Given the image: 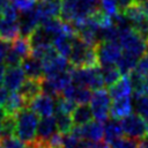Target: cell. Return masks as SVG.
<instances>
[{
	"label": "cell",
	"instance_id": "3957f363",
	"mask_svg": "<svg viewBox=\"0 0 148 148\" xmlns=\"http://www.w3.org/2000/svg\"><path fill=\"white\" fill-rule=\"evenodd\" d=\"M118 30V43L124 50V52L133 54L139 59L147 53V40L139 36L131 25Z\"/></svg>",
	"mask_w": 148,
	"mask_h": 148
},
{
	"label": "cell",
	"instance_id": "f546056e",
	"mask_svg": "<svg viewBox=\"0 0 148 148\" xmlns=\"http://www.w3.org/2000/svg\"><path fill=\"white\" fill-rule=\"evenodd\" d=\"M56 121H57V128H58L59 133H61V134L71 133L74 127V123L69 114L56 113Z\"/></svg>",
	"mask_w": 148,
	"mask_h": 148
},
{
	"label": "cell",
	"instance_id": "6da1fadb",
	"mask_svg": "<svg viewBox=\"0 0 148 148\" xmlns=\"http://www.w3.org/2000/svg\"><path fill=\"white\" fill-rule=\"evenodd\" d=\"M60 20L77 24L99 9V0H61Z\"/></svg>",
	"mask_w": 148,
	"mask_h": 148
},
{
	"label": "cell",
	"instance_id": "f35d334b",
	"mask_svg": "<svg viewBox=\"0 0 148 148\" xmlns=\"http://www.w3.org/2000/svg\"><path fill=\"white\" fill-rule=\"evenodd\" d=\"M8 95L9 94L7 92V89L5 87L0 86V108L3 106V104H5V102H6L7 97H8Z\"/></svg>",
	"mask_w": 148,
	"mask_h": 148
},
{
	"label": "cell",
	"instance_id": "4fadbf2b",
	"mask_svg": "<svg viewBox=\"0 0 148 148\" xmlns=\"http://www.w3.org/2000/svg\"><path fill=\"white\" fill-rule=\"evenodd\" d=\"M40 23L51 20V18H59L61 13V2L56 0H40L38 1L35 8Z\"/></svg>",
	"mask_w": 148,
	"mask_h": 148
},
{
	"label": "cell",
	"instance_id": "7dc6e473",
	"mask_svg": "<svg viewBox=\"0 0 148 148\" xmlns=\"http://www.w3.org/2000/svg\"><path fill=\"white\" fill-rule=\"evenodd\" d=\"M0 148H3V146L1 145V142H0Z\"/></svg>",
	"mask_w": 148,
	"mask_h": 148
},
{
	"label": "cell",
	"instance_id": "7a4b0ae2",
	"mask_svg": "<svg viewBox=\"0 0 148 148\" xmlns=\"http://www.w3.org/2000/svg\"><path fill=\"white\" fill-rule=\"evenodd\" d=\"M38 116L29 108L22 109L15 116V134L22 141L27 143H32L36 140L37 127H38Z\"/></svg>",
	"mask_w": 148,
	"mask_h": 148
},
{
	"label": "cell",
	"instance_id": "f1b7e54d",
	"mask_svg": "<svg viewBox=\"0 0 148 148\" xmlns=\"http://www.w3.org/2000/svg\"><path fill=\"white\" fill-rule=\"evenodd\" d=\"M84 143L83 139L74 130L68 134H62V148H83Z\"/></svg>",
	"mask_w": 148,
	"mask_h": 148
},
{
	"label": "cell",
	"instance_id": "603a6c76",
	"mask_svg": "<svg viewBox=\"0 0 148 148\" xmlns=\"http://www.w3.org/2000/svg\"><path fill=\"white\" fill-rule=\"evenodd\" d=\"M27 102L18 92H10L2 108L8 116H16L22 109L27 108Z\"/></svg>",
	"mask_w": 148,
	"mask_h": 148
},
{
	"label": "cell",
	"instance_id": "bcb514c9",
	"mask_svg": "<svg viewBox=\"0 0 148 148\" xmlns=\"http://www.w3.org/2000/svg\"><path fill=\"white\" fill-rule=\"evenodd\" d=\"M147 52H148V40H147Z\"/></svg>",
	"mask_w": 148,
	"mask_h": 148
},
{
	"label": "cell",
	"instance_id": "d6a6232c",
	"mask_svg": "<svg viewBox=\"0 0 148 148\" xmlns=\"http://www.w3.org/2000/svg\"><path fill=\"white\" fill-rule=\"evenodd\" d=\"M99 8L112 18L121 14L116 0H99Z\"/></svg>",
	"mask_w": 148,
	"mask_h": 148
},
{
	"label": "cell",
	"instance_id": "d6986e66",
	"mask_svg": "<svg viewBox=\"0 0 148 148\" xmlns=\"http://www.w3.org/2000/svg\"><path fill=\"white\" fill-rule=\"evenodd\" d=\"M21 67L25 74V76L30 80H38L43 81L45 79L44 76V71H43V65L42 61L34 58V57H28L24 59L21 64Z\"/></svg>",
	"mask_w": 148,
	"mask_h": 148
},
{
	"label": "cell",
	"instance_id": "484cf974",
	"mask_svg": "<svg viewBox=\"0 0 148 148\" xmlns=\"http://www.w3.org/2000/svg\"><path fill=\"white\" fill-rule=\"evenodd\" d=\"M138 61H139L138 57L130 54L127 52H123V56L117 62V67L119 68L121 75H130L134 71Z\"/></svg>",
	"mask_w": 148,
	"mask_h": 148
},
{
	"label": "cell",
	"instance_id": "c3c4849f",
	"mask_svg": "<svg viewBox=\"0 0 148 148\" xmlns=\"http://www.w3.org/2000/svg\"><path fill=\"white\" fill-rule=\"evenodd\" d=\"M147 136H148V126H147Z\"/></svg>",
	"mask_w": 148,
	"mask_h": 148
},
{
	"label": "cell",
	"instance_id": "ab89813d",
	"mask_svg": "<svg viewBox=\"0 0 148 148\" xmlns=\"http://www.w3.org/2000/svg\"><path fill=\"white\" fill-rule=\"evenodd\" d=\"M9 0H0V16H1V14H2V12L9 6Z\"/></svg>",
	"mask_w": 148,
	"mask_h": 148
},
{
	"label": "cell",
	"instance_id": "44dd1931",
	"mask_svg": "<svg viewBox=\"0 0 148 148\" xmlns=\"http://www.w3.org/2000/svg\"><path fill=\"white\" fill-rule=\"evenodd\" d=\"M42 92H43L42 81L30 80V79H27L24 81V83L22 84V87L20 88V90H18V94L24 98L27 104H29L34 98H36Z\"/></svg>",
	"mask_w": 148,
	"mask_h": 148
},
{
	"label": "cell",
	"instance_id": "8d00e7d4",
	"mask_svg": "<svg viewBox=\"0 0 148 148\" xmlns=\"http://www.w3.org/2000/svg\"><path fill=\"white\" fill-rule=\"evenodd\" d=\"M83 148H109L108 143L104 141H98V142H91V141H86Z\"/></svg>",
	"mask_w": 148,
	"mask_h": 148
},
{
	"label": "cell",
	"instance_id": "7402d4cb",
	"mask_svg": "<svg viewBox=\"0 0 148 148\" xmlns=\"http://www.w3.org/2000/svg\"><path fill=\"white\" fill-rule=\"evenodd\" d=\"M121 14L128 21V23L131 24V27L138 25V24L145 22L146 20H148L143 7L141 5H139V3H136V2H134L131 6H128Z\"/></svg>",
	"mask_w": 148,
	"mask_h": 148
},
{
	"label": "cell",
	"instance_id": "30bf717a",
	"mask_svg": "<svg viewBox=\"0 0 148 148\" xmlns=\"http://www.w3.org/2000/svg\"><path fill=\"white\" fill-rule=\"evenodd\" d=\"M73 130L87 141L98 142L104 138V124L97 120H91L83 126H74Z\"/></svg>",
	"mask_w": 148,
	"mask_h": 148
},
{
	"label": "cell",
	"instance_id": "ac0fdd59",
	"mask_svg": "<svg viewBox=\"0 0 148 148\" xmlns=\"http://www.w3.org/2000/svg\"><path fill=\"white\" fill-rule=\"evenodd\" d=\"M21 36L18 21L6 20L0 16V40L13 43Z\"/></svg>",
	"mask_w": 148,
	"mask_h": 148
},
{
	"label": "cell",
	"instance_id": "e575fe53",
	"mask_svg": "<svg viewBox=\"0 0 148 148\" xmlns=\"http://www.w3.org/2000/svg\"><path fill=\"white\" fill-rule=\"evenodd\" d=\"M1 145L3 148H25L24 143L16 136L10 135V136H1L0 139Z\"/></svg>",
	"mask_w": 148,
	"mask_h": 148
},
{
	"label": "cell",
	"instance_id": "f6af8a7d",
	"mask_svg": "<svg viewBox=\"0 0 148 148\" xmlns=\"http://www.w3.org/2000/svg\"><path fill=\"white\" fill-rule=\"evenodd\" d=\"M0 136H1V123H0Z\"/></svg>",
	"mask_w": 148,
	"mask_h": 148
},
{
	"label": "cell",
	"instance_id": "b9f144b4",
	"mask_svg": "<svg viewBox=\"0 0 148 148\" xmlns=\"http://www.w3.org/2000/svg\"><path fill=\"white\" fill-rule=\"evenodd\" d=\"M138 148H148V138L140 140L138 143Z\"/></svg>",
	"mask_w": 148,
	"mask_h": 148
},
{
	"label": "cell",
	"instance_id": "ee69618b",
	"mask_svg": "<svg viewBox=\"0 0 148 148\" xmlns=\"http://www.w3.org/2000/svg\"><path fill=\"white\" fill-rule=\"evenodd\" d=\"M145 95L148 97V76L146 77V81H145Z\"/></svg>",
	"mask_w": 148,
	"mask_h": 148
},
{
	"label": "cell",
	"instance_id": "4316f807",
	"mask_svg": "<svg viewBox=\"0 0 148 148\" xmlns=\"http://www.w3.org/2000/svg\"><path fill=\"white\" fill-rule=\"evenodd\" d=\"M18 56L22 60L27 59L28 57L31 56V44L29 40V37H24V36H20L16 40H14L10 46Z\"/></svg>",
	"mask_w": 148,
	"mask_h": 148
},
{
	"label": "cell",
	"instance_id": "5bb4252c",
	"mask_svg": "<svg viewBox=\"0 0 148 148\" xmlns=\"http://www.w3.org/2000/svg\"><path fill=\"white\" fill-rule=\"evenodd\" d=\"M57 121L56 117L50 116V117H44L39 120L38 127H37V134H36V140L35 142L39 146H43L44 143L47 142V140L57 133Z\"/></svg>",
	"mask_w": 148,
	"mask_h": 148
},
{
	"label": "cell",
	"instance_id": "836d02e7",
	"mask_svg": "<svg viewBox=\"0 0 148 148\" xmlns=\"http://www.w3.org/2000/svg\"><path fill=\"white\" fill-rule=\"evenodd\" d=\"M35 2L34 0H10V3L17 9V12L28 13L35 9Z\"/></svg>",
	"mask_w": 148,
	"mask_h": 148
},
{
	"label": "cell",
	"instance_id": "681fc988",
	"mask_svg": "<svg viewBox=\"0 0 148 148\" xmlns=\"http://www.w3.org/2000/svg\"><path fill=\"white\" fill-rule=\"evenodd\" d=\"M34 1H40V0H34Z\"/></svg>",
	"mask_w": 148,
	"mask_h": 148
},
{
	"label": "cell",
	"instance_id": "cb8c5ba5",
	"mask_svg": "<svg viewBox=\"0 0 148 148\" xmlns=\"http://www.w3.org/2000/svg\"><path fill=\"white\" fill-rule=\"evenodd\" d=\"M124 135V131L121 127V124L118 123L114 119L108 120L104 124V139L106 143H113L117 140L121 139Z\"/></svg>",
	"mask_w": 148,
	"mask_h": 148
},
{
	"label": "cell",
	"instance_id": "60d3db41",
	"mask_svg": "<svg viewBox=\"0 0 148 148\" xmlns=\"http://www.w3.org/2000/svg\"><path fill=\"white\" fill-rule=\"evenodd\" d=\"M5 72H6V66L3 64H0V84H1V82H3Z\"/></svg>",
	"mask_w": 148,
	"mask_h": 148
},
{
	"label": "cell",
	"instance_id": "7bdbcfd3",
	"mask_svg": "<svg viewBox=\"0 0 148 148\" xmlns=\"http://www.w3.org/2000/svg\"><path fill=\"white\" fill-rule=\"evenodd\" d=\"M25 148H40L36 142H32V143H28L27 146H25Z\"/></svg>",
	"mask_w": 148,
	"mask_h": 148
},
{
	"label": "cell",
	"instance_id": "9c48e42d",
	"mask_svg": "<svg viewBox=\"0 0 148 148\" xmlns=\"http://www.w3.org/2000/svg\"><path fill=\"white\" fill-rule=\"evenodd\" d=\"M42 65H43V71H44L45 77H50V76L64 73L69 69V66H68L69 61L67 60V58L57 53L56 50L50 52L42 60Z\"/></svg>",
	"mask_w": 148,
	"mask_h": 148
},
{
	"label": "cell",
	"instance_id": "8992f818",
	"mask_svg": "<svg viewBox=\"0 0 148 148\" xmlns=\"http://www.w3.org/2000/svg\"><path fill=\"white\" fill-rule=\"evenodd\" d=\"M69 84H72V75L68 69L64 73L57 74L50 77H45L42 81L43 94L50 95L52 97H58Z\"/></svg>",
	"mask_w": 148,
	"mask_h": 148
},
{
	"label": "cell",
	"instance_id": "1f68e13d",
	"mask_svg": "<svg viewBox=\"0 0 148 148\" xmlns=\"http://www.w3.org/2000/svg\"><path fill=\"white\" fill-rule=\"evenodd\" d=\"M134 110L139 117H141L145 121H148V97L146 95L135 98Z\"/></svg>",
	"mask_w": 148,
	"mask_h": 148
},
{
	"label": "cell",
	"instance_id": "8fae6325",
	"mask_svg": "<svg viewBox=\"0 0 148 148\" xmlns=\"http://www.w3.org/2000/svg\"><path fill=\"white\" fill-rule=\"evenodd\" d=\"M28 106L37 116H40L42 118H44V117H50L53 114L56 110V102L52 96L42 92L36 98H34L28 104Z\"/></svg>",
	"mask_w": 148,
	"mask_h": 148
},
{
	"label": "cell",
	"instance_id": "5b68a950",
	"mask_svg": "<svg viewBox=\"0 0 148 148\" xmlns=\"http://www.w3.org/2000/svg\"><path fill=\"white\" fill-rule=\"evenodd\" d=\"M110 108L111 97L109 95V91L104 88L95 90L90 99V109L92 112V117L97 121H105L110 116Z\"/></svg>",
	"mask_w": 148,
	"mask_h": 148
},
{
	"label": "cell",
	"instance_id": "e0dca14e",
	"mask_svg": "<svg viewBox=\"0 0 148 148\" xmlns=\"http://www.w3.org/2000/svg\"><path fill=\"white\" fill-rule=\"evenodd\" d=\"M18 24H20L21 36L29 37L40 25V20L36 13V10L34 9L28 13H22L18 16Z\"/></svg>",
	"mask_w": 148,
	"mask_h": 148
},
{
	"label": "cell",
	"instance_id": "ffe728a7",
	"mask_svg": "<svg viewBox=\"0 0 148 148\" xmlns=\"http://www.w3.org/2000/svg\"><path fill=\"white\" fill-rule=\"evenodd\" d=\"M109 95L113 99L123 98V97H131L132 95V84L130 81L128 75H123L114 84L110 86L109 89Z\"/></svg>",
	"mask_w": 148,
	"mask_h": 148
},
{
	"label": "cell",
	"instance_id": "52a82bcc",
	"mask_svg": "<svg viewBox=\"0 0 148 148\" xmlns=\"http://www.w3.org/2000/svg\"><path fill=\"white\" fill-rule=\"evenodd\" d=\"M99 65H117L123 56V49L118 42H98L96 45Z\"/></svg>",
	"mask_w": 148,
	"mask_h": 148
},
{
	"label": "cell",
	"instance_id": "7c38bea8",
	"mask_svg": "<svg viewBox=\"0 0 148 148\" xmlns=\"http://www.w3.org/2000/svg\"><path fill=\"white\" fill-rule=\"evenodd\" d=\"M24 81H25V74L21 66L6 67L2 83L7 90L12 92H16V90H20Z\"/></svg>",
	"mask_w": 148,
	"mask_h": 148
},
{
	"label": "cell",
	"instance_id": "83f0119b",
	"mask_svg": "<svg viewBox=\"0 0 148 148\" xmlns=\"http://www.w3.org/2000/svg\"><path fill=\"white\" fill-rule=\"evenodd\" d=\"M102 76L104 84L110 87L114 84L123 75L119 68L117 67V65H106V66H102Z\"/></svg>",
	"mask_w": 148,
	"mask_h": 148
},
{
	"label": "cell",
	"instance_id": "d4e9b609",
	"mask_svg": "<svg viewBox=\"0 0 148 148\" xmlns=\"http://www.w3.org/2000/svg\"><path fill=\"white\" fill-rule=\"evenodd\" d=\"M72 120L74 123V126H83L91 121L92 119V112L89 105H77L75 110L72 112Z\"/></svg>",
	"mask_w": 148,
	"mask_h": 148
},
{
	"label": "cell",
	"instance_id": "9a60e30c",
	"mask_svg": "<svg viewBox=\"0 0 148 148\" xmlns=\"http://www.w3.org/2000/svg\"><path fill=\"white\" fill-rule=\"evenodd\" d=\"M91 95H92V92L89 88L81 87V86H77V84H74V83L69 84L61 92L62 97L74 102L75 104H79V105H84L88 102H90Z\"/></svg>",
	"mask_w": 148,
	"mask_h": 148
},
{
	"label": "cell",
	"instance_id": "ba28073f",
	"mask_svg": "<svg viewBox=\"0 0 148 148\" xmlns=\"http://www.w3.org/2000/svg\"><path fill=\"white\" fill-rule=\"evenodd\" d=\"M121 127L124 134L133 140H142L147 135V124L136 113H132L121 119Z\"/></svg>",
	"mask_w": 148,
	"mask_h": 148
},
{
	"label": "cell",
	"instance_id": "d590c367",
	"mask_svg": "<svg viewBox=\"0 0 148 148\" xmlns=\"http://www.w3.org/2000/svg\"><path fill=\"white\" fill-rule=\"evenodd\" d=\"M138 141L130 138H121L111 145V148H138Z\"/></svg>",
	"mask_w": 148,
	"mask_h": 148
},
{
	"label": "cell",
	"instance_id": "277c9868",
	"mask_svg": "<svg viewBox=\"0 0 148 148\" xmlns=\"http://www.w3.org/2000/svg\"><path fill=\"white\" fill-rule=\"evenodd\" d=\"M72 81L74 84L89 88L90 90H98L102 89L104 86L103 76H102V69L98 67L94 68H69Z\"/></svg>",
	"mask_w": 148,
	"mask_h": 148
},
{
	"label": "cell",
	"instance_id": "2e32d148",
	"mask_svg": "<svg viewBox=\"0 0 148 148\" xmlns=\"http://www.w3.org/2000/svg\"><path fill=\"white\" fill-rule=\"evenodd\" d=\"M134 109L133 102L131 97H123L118 99H113L110 108V117L114 120L124 119L127 116L132 114V111Z\"/></svg>",
	"mask_w": 148,
	"mask_h": 148
},
{
	"label": "cell",
	"instance_id": "4dcf8cb0",
	"mask_svg": "<svg viewBox=\"0 0 148 148\" xmlns=\"http://www.w3.org/2000/svg\"><path fill=\"white\" fill-rule=\"evenodd\" d=\"M76 106L77 105L74 102H72V101L62 97L61 95H59L58 97H56V113L72 114V112L75 110Z\"/></svg>",
	"mask_w": 148,
	"mask_h": 148
},
{
	"label": "cell",
	"instance_id": "74e56055",
	"mask_svg": "<svg viewBox=\"0 0 148 148\" xmlns=\"http://www.w3.org/2000/svg\"><path fill=\"white\" fill-rule=\"evenodd\" d=\"M8 50H9L8 43L0 40V64H1L2 61H5V59H6V56H7V52H8Z\"/></svg>",
	"mask_w": 148,
	"mask_h": 148
}]
</instances>
